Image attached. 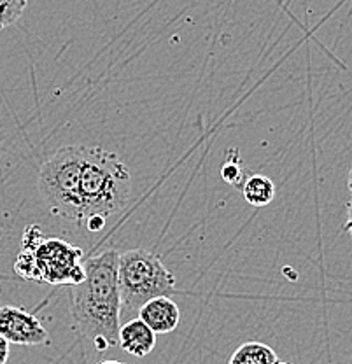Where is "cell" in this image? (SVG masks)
<instances>
[{
    "instance_id": "1",
    "label": "cell",
    "mask_w": 352,
    "mask_h": 364,
    "mask_svg": "<svg viewBox=\"0 0 352 364\" xmlns=\"http://www.w3.org/2000/svg\"><path fill=\"white\" fill-rule=\"evenodd\" d=\"M117 256L116 250H105L98 256L85 257V279L69 286V306L75 328L97 352H107L117 345L121 326Z\"/></svg>"
},
{
    "instance_id": "2",
    "label": "cell",
    "mask_w": 352,
    "mask_h": 364,
    "mask_svg": "<svg viewBox=\"0 0 352 364\" xmlns=\"http://www.w3.org/2000/svg\"><path fill=\"white\" fill-rule=\"evenodd\" d=\"M132 176L117 154L97 146H82L79 202L81 226L92 218L107 219L127 207Z\"/></svg>"
},
{
    "instance_id": "3",
    "label": "cell",
    "mask_w": 352,
    "mask_h": 364,
    "mask_svg": "<svg viewBox=\"0 0 352 364\" xmlns=\"http://www.w3.org/2000/svg\"><path fill=\"white\" fill-rule=\"evenodd\" d=\"M117 291L121 322L137 317L139 309L151 298L172 294L176 277L160 256L146 249H134L117 256Z\"/></svg>"
},
{
    "instance_id": "4",
    "label": "cell",
    "mask_w": 352,
    "mask_h": 364,
    "mask_svg": "<svg viewBox=\"0 0 352 364\" xmlns=\"http://www.w3.org/2000/svg\"><path fill=\"white\" fill-rule=\"evenodd\" d=\"M82 146H67L46 159L39 172V189L53 214L81 225L79 176Z\"/></svg>"
},
{
    "instance_id": "5",
    "label": "cell",
    "mask_w": 352,
    "mask_h": 364,
    "mask_svg": "<svg viewBox=\"0 0 352 364\" xmlns=\"http://www.w3.org/2000/svg\"><path fill=\"white\" fill-rule=\"evenodd\" d=\"M21 249L32 254L39 284L74 286L85 279L82 249L62 238H44L39 226L32 225L26 228Z\"/></svg>"
},
{
    "instance_id": "6",
    "label": "cell",
    "mask_w": 352,
    "mask_h": 364,
    "mask_svg": "<svg viewBox=\"0 0 352 364\" xmlns=\"http://www.w3.org/2000/svg\"><path fill=\"white\" fill-rule=\"evenodd\" d=\"M0 335L9 343L48 345L49 335L43 322L23 306H0Z\"/></svg>"
},
{
    "instance_id": "7",
    "label": "cell",
    "mask_w": 352,
    "mask_h": 364,
    "mask_svg": "<svg viewBox=\"0 0 352 364\" xmlns=\"http://www.w3.org/2000/svg\"><path fill=\"white\" fill-rule=\"evenodd\" d=\"M137 317L146 322L156 335H166L179 326L181 312L172 298L156 296V298H151L144 303L139 309Z\"/></svg>"
},
{
    "instance_id": "8",
    "label": "cell",
    "mask_w": 352,
    "mask_h": 364,
    "mask_svg": "<svg viewBox=\"0 0 352 364\" xmlns=\"http://www.w3.org/2000/svg\"><path fill=\"white\" fill-rule=\"evenodd\" d=\"M117 345H121L127 354L135 355V358H146L156 345V333L139 317L128 318V321L121 322Z\"/></svg>"
},
{
    "instance_id": "9",
    "label": "cell",
    "mask_w": 352,
    "mask_h": 364,
    "mask_svg": "<svg viewBox=\"0 0 352 364\" xmlns=\"http://www.w3.org/2000/svg\"><path fill=\"white\" fill-rule=\"evenodd\" d=\"M240 188L245 202L252 207H265L275 198V186L267 176L255 173V176L245 177Z\"/></svg>"
},
{
    "instance_id": "10",
    "label": "cell",
    "mask_w": 352,
    "mask_h": 364,
    "mask_svg": "<svg viewBox=\"0 0 352 364\" xmlns=\"http://www.w3.org/2000/svg\"><path fill=\"white\" fill-rule=\"evenodd\" d=\"M277 355L274 348L260 341H247L233 352L228 364H274Z\"/></svg>"
},
{
    "instance_id": "11",
    "label": "cell",
    "mask_w": 352,
    "mask_h": 364,
    "mask_svg": "<svg viewBox=\"0 0 352 364\" xmlns=\"http://www.w3.org/2000/svg\"><path fill=\"white\" fill-rule=\"evenodd\" d=\"M28 0H0V30L7 28L23 16Z\"/></svg>"
},
{
    "instance_id": "12",
    "label": "cell",
    "mask_w": 352,
    "mask_h": 364,
    "mask_svg": "<svg viewBox=\"0 0 352 364\" xmlns=\"http://www.w3.org/2000/svg\"><path fill=\"white\" fill-rule=\"evenodd\" d=\"M221 176L228 184L237 186V188H240L242 182H244L245 172L240 166V154H238L237 149H230L228 159H226L221 168Z\"/></svg>"
},
{
    "instance_id": "13",
    "label": "cell",
    "mask_w": 352,
    "mask_h": 364,
    "mask_svg": "<svg viewBox=\"0 0 352 364\" xmlns=\"http://www.w3.org/2000/svg\"><path fill=\"white\" fill-rule=\"evenodd\" d=\"M9 341L0 335V364H7L9 359Z\"/></svg>"
},
{
    "instance_id": "14",
    "label": "cell",
    "mask_w": 352,
    "mask_h": 364,
    "mask_svg": "<svg viewBox=\"0 0 352 364\" xmlns=\"http://www.w3.org/2000/svg\"><path fill=\"white\" fill-rule=\"evenodd\" d=\"M97 364H127V363H121V361H114V359H105V361H100Z\"/></svg>"
},
{
    "instance_id": "15",
    "label": "cell",
    "mask_w": 352,
    "mask_h": 364,
    "mask_svg": "<svg viewBox=\"0 0 352 364\" xmlns=\"http://www.w3.org/2000/svg\"><path fill=\"white\" fill-rule=\"evenodd\" d=\"M274 364H291V363H281V361H275Z\"/></svg>"
}]
</instances>
